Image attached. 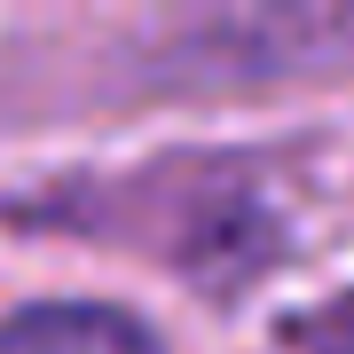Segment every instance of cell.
Masks as SVG:
<instances>
[{
	"label": "cell",
	"instance_id": "cell-2",
	"mask_svg": "<svg viewBox=\"0 0 354 354\" xmlns=\"http://www.w3.org/2000/svg\"><path fill=\"white\" fill-rule=\"evenodd\" d=\"M291 346L299 354H354V291L323 299L307 323H291Z\"/></svg>",
	"mask_w": 354,
	"mask_h": 354
},
{
	"label": "cell",
	"instance_id": "cell-1",
	"mask_svg": "<svg viewBox=\"0 0 354 354\" xmlns=\"http://www.w3.org/2000/svg\"><path fill=\"white\" fill-rule=\"evenodd\" d=\"M0 354H158V339L118 307L55 299V307H24V315L0 323Z\"/></svg>",
	"mask_w": 354,
	"mask_h": 354
}]
</instances>
